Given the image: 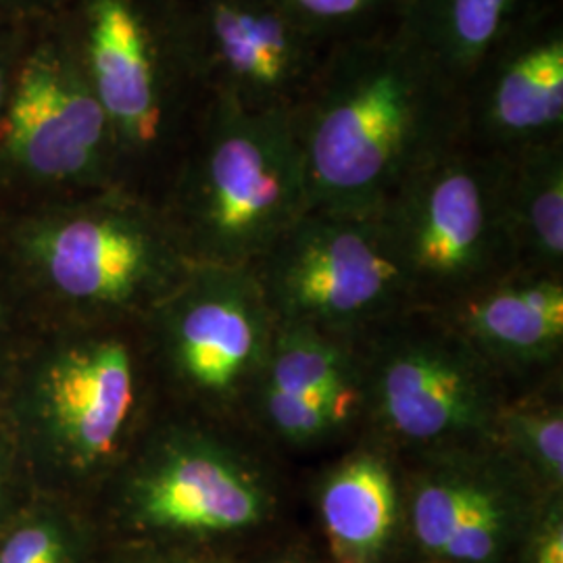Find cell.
Here are the masks:
<instances>
[{
	"label": "cell",
	"instance_id": "11",
	"mask_svg": "<svg viewBox=\"0 0 563 563\" xmlns=\"http://www.w3.org/2000/svg\"><path fill=\"white\" fill-rule=\"evenodd\" d=\"M178 32L211 99L251 111L292 109L328 51L267 0H195Z\"/></svg>",
	"mask_w": 563,
	"mask_h": 563
},
{
	"label": "cell",
	"instance_id": "21",
	"mask_svg": "<svg viewBox=\"0 0 563 563\" xmlns=\"http://www.w3.org/2000/svg\"><path fill=\"white\" fill-rule=\"evenodd\" d=\"M311 38L332 46L393 25L399 0H267Z\"/></svg>",
	"mask_w": 563,
	"mask_h": 563
},
{
	"label": "cell",
	"instance_id": "5",
	"mask_svg": "<svg viewBox=\"0 0 563 563\" xmlns=\"http://www.w3.org/2000/svg\"><path fill=\"white\" fill-rule=\"evenodd\" d=\"M42 284L88 323L144 322L192 269L167 216L107 192L27 230Z\"/></svg>",
	"mask_w": 563,
	"mask_h": 563
},
{
	"label": "cell",
	"instance_id": "18",
	"mask_svg": "<svg viewBox=\"0 0 563 563\" xmlns=\"http://www.w3.org/2000/svg\"><path fill=\"white\" fill-rule=\"evenodd\" d=\"M539 7V0H409L399 21L463 95L484 60Z\"/></svg>",
	"mask_w": 563,
	"mask_h": 563
},
{
	"label": "cell",
	"instance_id": "22",
	"mask_svg": "<svg viewBox=\"0 0 563 563\" xmlns=\"http://www.w3.org/2000/svg\"><path fill=\"white\" fill-rule=\"evenodd\" d=\"M0 563H71L69 534L57 520L32 518L2 541Z\"/></svg>",
	"mask_w": 563,
	"mask_h": 563
},
{
	"label": "cell",
	"instance_id": "19",
	"mask_svg": "<svg viewBox=\"0 0 563 563\" xmlns=\"http://www.w3.org/2000/svg\"><path fill=\"white\" fill-rule=\"evenodd\" d=\"M505 222L516 267L563 274V141L505 155Z\"/></svg>",
	"mask_w": 563,
	"mask_h": 563
},
{
	"label": "cell",
	"instance_id": "8",
	"mask_svg": "<svg viewBox=\"0 0 563 563\" xmlns=\"http://www.w3.org/2000/svg\"><path fill=\"white\" fill-rule=\"evenodd\" d=\"M253 272L276 322L349 341L416 307L380 213L307 209Z\"/></svg>",
	"mask_w": 563,
	"mask_h": 563
},
{
	"label": "cell",
	"instance_id": "25",
	"mask_svg": "<svg viewBox=\"0 0 563 563\" xmlns=\"http://www.w3.org/2000/svg\"><path fill=\"white\" fill-rule=\"evenodd\" d=\"M249 563H313L305 553L297 549H276V551H267L262 558L253 560Z\"/></svg>",
	"mask_w": 563,
	"mask_h": 563
},
{
	"label": "cell",
	"instance_id": "26",
	"mask_svg": "<svg viewBox=\"0 0 563 563\" xmlns=\"http://www.w3.org/2000/svg\"><path fill=\"white\" fill-rule=\"evenodd\" d=\"M11 460L9 453L4 449V444L0 443V504L4 501L7 493H9V484H11Z\"/></svg>",
	"mask_w": 563,
	"mask_h": 563
},
{
	"label": "cell",
	"instance_id": "15",
	"mask_svg": "<svg viewBox=\"0 0 563 563\" xmlns=\"http://www.w3.org/2000/svg\"><path fill=\"white\" fill-rule=\"evenodd\" d=\"M434 311L509 393L562 374L563 274L514 267Z\"/></svg>",
	"mask_w": 563,
	"mask_h": 563
},
{
	"label": "cell",
	"instance_id": "17",
	"mask_svg": "<svg viewBox=\"0 0 563 563\" xmlns=\"http://www.w3.org/2000/svg\"><path fill=\"white\" fill-rule=\"evenodd\" d=\"M313 505L332 563H390L407 547L402 463L372 439L323 470Z\"/></svg>",
	"mask_w": 563,
	"mask_h": 563
},
{
	"label": "cell",
	"instance_id": "6",
	"mask_svg": "<svg viewBox=\"0 0 563 563\" xmlns=\"http://www.w3.org/2000/svg\"><path fill=\"white\" fill-rule=\"evenodd\" d=\"M380 218L416 307L439 309L516 267L505 155L451 146L402 184Z\"/></svg>",
	"mask_w": 563,
	"mask_h": 563
},
{
	"label": "cell",
	"instance_id": "2",
	"mask_svg": "<svg viewBox=\"0 0 563 563\" xmlns=\"http://www.w3.org/2000/svg\"><path fill=\"white\" fill-rule=\"evenodd\" d=\"M307 209L290 109L211 99L167 216L192 263L253 267Z\"/></svg>",
	"mask_w": 563,
	"mask_h": 563
},
{
	"label": "cell",
	"instance_id": "16",
	"mask_svg": "<svg viewBox=\"0 0 563 563\" xmlns=\"http://www.w3.org/2000/svg\"><path fill=\"white\" fill-rule=\"evenodd\" d=\"M84 67L118 148H151L162 139V51L136 0H88Z\"/></svg>",
	"mask_w": 563,
	"mask_h": 563
},
{
	"label": "cell",
	"instance_id": "7",
	"mask_svg": "<svg viewBox=\"0 0 563 563\" xmlns=\"http://www.w3.org/2000/svg\"><path fill=\"white\" fill-rule=\"evenodd\" d=\"M142 323L192 418L251 434L249 407L276 332L253 267L195 263Z\"/></svg>",
	"mask_w": 563,
	"mask_h": 563
},
{
	"label": "cell",
	"instance_id": "28",
	"mask_svg": "<svg viewBox=\"0 0 563 563\" xmlns=\"http://www.w3.org/2000/svg\"><path fill=\"white\" fill-rule=\"evenodd\" d=\"M399 2H401V9H402V7H405V2H409V0H399Z\"/></svg>",
	"mask_w": 563,
	"mask_h": 563
},
{
	"label": "cell",
	"instance_id": "3",
	"mask_svg": "<svg viewBox=\"0 0 563 563\" xmlns=\"http://www.w3.org/2000/svg\"><path fill=\"white\" fill-rule=\"evenodd\" d=\"M360 437L399 460L493 443L511 395L434 309L411 307L357 341Z\"/></svg>",
	"mask_w": 563,
	"mask_h": 563
},
{
	"label": "cell",
	"instance_id": "1",
	"mask_svg": "<svg viewBox=\"0 0 563 563\" xmlns=\"http://www.w3.org/2000/svg\"><path fill=\"white\" fill-rule=\"evenodd\" d=\"M309 209L380 213L463 142V97L401 21L332 44L290 109Z\"/></svg>",
	"mask_w": 563,
	"mask_h": 563
},
{
	"label": "cell",
	"instance_id": "20",
	"mask_svg": "<svg viewBox=\"0 0 563 563\" xmlns=\"http://www.w3.org/2000/svg\"><path fill=\"white\" fill-rule=\"evenodd\" d=\"M562 386V374H558L511 393L495 422L493 444L544 493H563Z\"/></svg>",
	"mask_w": 563,
	"mask_h": 563
},
{
	"label": "cell",
	"instance_id": "27",
	"mask_svg": "<svg viewBox=\"0 0 563 563\" xmlns=\"http://www.w3.org/2000/svg\"><path fill=\"white\" fill-rule=\"evenodd\" d=\"M2 102H4V78H2V69H0V109H2Z\"/></svg>",
	"mask_w": 563,
	"mask_h": 563
},
{
	"label": "cell",
	"instance_id": "10",
	"mask_svg": "<svg viewBox=\"0 0 563 563\" xmlns=\"http://www.w3.org/2000/svg\"><path fill=\"white\" fill-rule=\"evenodd\" d=\"M407 547L430 563H516L549 493L497 444L401 460Z\"/></svg>",
	"mask_w": 563,
	"mask_h": 563
},
{
	"label": "cell",
	"instance_id": "14",
	"mask_svg": "<svg viewBox=\"0 0 563 563\" xmlns=\"http://www.w3.org/2000/svg\"><path fill=\"white\" fill-rule=\"evenodd\" d=\"M463 142L495 155L563 141V25L539 7L463 90Z\"/></svg>",
	"mask_w": 563,
	"mask_h": 563
},
{
	"label": "cell",
	"instance_id": "23",
	"mask_svg": "<svg viewBox=\"0 0 563 563\" xmlns=\"http://www.w3.org/2000/svg\"><path fill=\"white\" fill-rule=\"evenodd\" d=\"M516 563H563V493L544 497Z\"/></svg>",
	"mask_w": 563,
	"mask_h": 563
},
{
	"label": "cell",
	"instance_id": "4",
	"mask_svg": "<svg viewBox=\"0 0 563 563\" xmlns=\"http://www.w3.org/2000/svg\"><path fill=\"white\" fill-rule=\"evenodd\" d=\"M246 437L199 418L153 430L118 470L125 520L197 544L241 543L269 528L280 478Z\"/></svg>",
	"mask_w": 563,
	"mask_h": 563
},
{
	"label": "cell",
	"instance_id": "13",
	"mask_svg": "<svg viewBox=\"0 0 563 563\" xmlns=\"http://www.w3.org/2000/svg\"><path fill=\"white\" fill-rule=\"evenodd\" d=\"M115 148L81 60L44 51L23 67L4 120V153L20 172L44 181L101 180Z\"/></svg>",
	"mask_w": 563,
	"mask_h": 563
},
{
	"label": "cell",
	"instance_id": "9",
	"mask_svg": "<svg viewBox=\"0 0 563 563\" xmlns=\"http://www.w3.org/2000/svg\"><path fill=\"white\" fill-rule=\"evenodd\" d=\"M125 323H88L46 355L25 393L27 423L63 472H118L144 409V351Z\"/></svg>",
	"mask_w": 563,
	"mask_h": 563
},
{
	"label": "cell",
	"instance_id": "24",
	"mask_svg": "<svg viewBox=\"0 0 563 563\" xmlns=\"http://www.w3.org/2000/svg\"><path fill=\"white\" fill-rule=\"evenodd\" d=\"M121 563H216L211 558L192 555V553H162V551H144Z\"/></svg>",
	"mask_w": 563,
	"mask_h": 563
},
{
	"label": "cell",
	"instance_id": "29",
	"mask_svg": "<svg viewBox=\"0 0 563 563\" xmlns=\"http://www.w3.org/2000/svg\"><path fill=\"white\" fill-rule=\"evenodd\" d=\"M423 563H430V562H423Z\"/></svg>",
	"mask_w": 563,
	"mask_h": 563
},
{
	"label": "cell",
	"instance_id": "12",
	"mask_svg": "<svg viewBox=\"0 0 563 563\" xmlns=\"http://www.w3.org/2000/svg\"><path fill=\"white\" fill-rule=\"evenodd\" d=\"M362 418L357 341L276 322L249 407V432L269 446L309 453L360 434Z\"/></svg>",
	"mask_w": 563,
	"mask_h": 563
}]
</instances>
